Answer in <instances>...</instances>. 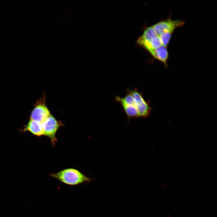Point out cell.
Returning a JSON list of instances; mask_svg holds the SVG:
<instances>
[{
	"mask_svg": "<svg viewBox=\"0 0 217 217\" xmlns=\"http://www.w3.org/2000/svg\"><path fill=\"white\" fill-rule=\"evenodd\" d=\"M158 35L153 27H149L146 29L142 36L139 38L142 40L150 42Z\"/></svg>",
	"mask_w": 217,
	"mask_h": 217,
	"instance_id": "obj_8",
	"label": "cell"
},
{
	"mask_svg": "<svg viewBox=\"0 0 217 217\" xmlns=\"http://www.w3.org/2000/svg\"><path fill=\"white\" fill-rule=\"evenodd\" d=\"M43 135L49 137L52 145H55L57 141L56 134L59 128L63 125L59 121H58L51 114L41 123Z\"/></svg>",
	"mask_w": 217,
	"mask_h": 217,
	"instance_id": "obj_2",
	"label": "cell"
},
{
	"mask_svg": "<svg viewBox=\"0 0 217 217\" xmlns=\"http://www.w3.org/2000/svg\"><path fill=\"white\" fill-rule=\"evenodd\" d=\"M50 115L45 104H38L33 110L30 119L41 123Z\"/></svg>",
	"mask_w": 217,
	"mask_h": 217,
	"instance_id": "obj_5",
	"label": "cell"
},
{
	"mask_svg": "<svg viewBox=\"0 0 217 217\" xmlns=\"http://www.w3.org/2000/svg\"><path fill=\"white\" fill-rule=\"evenodd\" d=\"M162 45L161 41L159 35L154 38L150 42L149 47L148 51L150 52L152 50L158 48Z\"/></svg>",
	"mask_w": 217,
	"mask_h": 217,
	"instance_id": "obj_9",
	"label": "cell"
},
{
	"mask_svg": "<svg viewBox=\"0 0 217 217\" xmlns=\"http://www.w3.org/2000/svg\"><path fill=\"white\" fill-rule=\"evenodd\" d=\"M127 90L137 102L139 118H145L149 116L152 108L150 105L149 102L145 100L144 99L142 93L136 87L131 90L127 89Z\"/></svg>",
	"mask_w": 217,
	"mask_h": 217,
	"instance_id": "obj_3",
	"label": "cell"
},
{
	"mask_svg": "<svg viewBox=\"0 0 217 217\" xmlns=\"http://www.w3.org/2000/svg\"><path fill=\"white\" fill-rule=\"evenodd\" d=\"M171 33L168 32H164L159 35L160 38L162 45L167 46L171 37Z\"/></svg>",
	"mask_w": 217,
	"mask_h": 217,
	"instance_id": "obj_10",
	"label": "cell"
},
{
	"mask_svg": "<svg viewBox=\"0 0 217 217\" xmlns=\"http://www.w3.org/2000/svg\"><path fill=\"white\" fill-rule=\"evenodd\" d=\"M65 184L71 186L78 185L84 182L89 183L94 179L86 176L79 170L73 168L62 170L56 173L50 175Z\"/></svg>",
	"mask_w": 217,
	"mask_h": 217,
	"instance_id": "obj_1",
	"label": "cell"
},
{
	"mask_svg": "<svg viewBox=\"0 0 217 217\" xmlns=\"http://www.w3.org/2000/svg\"><path fill=\"white\" fill-rule=\"evenodd\" d=\"M25 130L38 136L43 135L41 123L31 119L27 124Z\"/></svg>",
	"mask_w": 217,
	"mask_h": 217,
	"instance_id": "obj_7",
	"label": "cell"
},
{
	"mask_svg": "<svg viewBox=\"0 0 217 217\" xmlns=\"http://www.w3.org/2000/svg\"><path fill=\"white\" fill-rule=\"evenodd\" d=\"M149 52L154 58L163 63L164 65L167 66L168 54L166 46L162 45Z\"/></svg>",
	"mask_w": 217,
	"mask_h": 217,
	"instance_id": "obj_6",
	"label": "cell"
},
{
	"mask_svg": "<svg viewBox=\"0 0 217 217\" xmlns=\"http://www.w3.org/2000/svg\"><path fill=\"white\" fill-rule=\"evenodd\" d=\"M184 23L180 20H172L168 19L160 21L153 27L158 35L164 32L172 33L177 28L182 26Z\"/></svg>",
	"mask_w": 217,
	"mask_h": 217,
	"instance_id": "obj_4",
	"label": "cell"
}]
</instances>
